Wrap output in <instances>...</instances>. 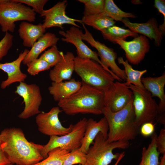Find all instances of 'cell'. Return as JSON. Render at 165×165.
<instances>
[{
    "mask_svg": "<svg viewBox=\"0 0 165 165\" xmlns=\"http://www.w3.org/2000/svg\"><path fill=\"white\" fill-rule=\"evenodd\" d=\"M140 127V132L144 137L151 136L154 132L155 125L152 122L146 123Z\"/></svg>",
    "mask_w": 165,
    "mask_h": 165,
    "instance_id": "8d00e7d4",
    "label": "cell"
},
{
    "mask_svg": "<svg viewBox=\"0 0 165 165\" xmlns=\"http://www.w3.org/2000/svg\"><path fill=\"white\" fill-rule=\"evenodd\" d=\"M46 29L42 24L35 25L25 21L19 25L18 32L23 41V44L26 47H31L33 44L45 33Z\"/></svg>",
    "mask_w": 165,
    "mask_h": 165,
    "instance_id": "7402d4cb",
    "label": "cell"
},
{
    "mask_svg": "<svg viewBox=\"0 0 165 165\" xmlns=\"http://www.w3.org/2000/svg\"><path fill=\"white\" fill-rule=\"evenodd\" d=\"M80 89L68 97L58 102V106L68 115L78 114H102L105 107L103 91L82 83Z\"/></svg>",
    "mask_w": 165,
    "mask_h": 165,
    "instance_id": "7a4b0ae2",
    "label": "cell"
},
{
    "mask_svg": "<svg viewBox=\"0 0 165 165\" xmlns=\"http://www.w3.org/2000/svg\"><path fill=\"white\" fill-rule=\"evenodd\" d=\"M84 5L83 16H90L99 14L104 10V0H78Z\"/></svg>",
    "mask_w": 165,
    "mask_h": 165,
    "instance_id": "f546056e",
    "label": "cell"
},
{
    "mask_svg": "<svg viewBox=\"0 0 165 165\" xmlns=\"http://www.w3.org/2000/svg\"><path fill=\"white\" fill-rule=\"evenodd\" d=\"M125 155V152H123L120 153L118 159L116 160L115 163L113 165H118L120 161L123 159Z\"/></svg>",
    "mask_w": 165,
    "mask_h": 165,
    "instance_id": "ab89813d",
    "label": "cell"
},
{
    "mask_svg": "<svg viewBox=\"0 0 165 165\" xmlns=\"http://www.w3.org/2000/svg\"><path fill=\"white\" fill-rule=\"evenodd\" d=\"M121 21L125 27L132 31L141 34L151 40H154L156 46L160 45L164 34L159 28L155 18H151L147 22L142 23H132L127 18L123 19Z\"/></svg>",
    "mask_w": 165,
    "mask_h": 165,
    "instance_id": "e0dca14e",
    "label": "cell"
},
{
    "mask_svg": "<svg viewBox=\"0 0 165 165\" xmlns=\"http://www.w3.org/2000/svg\"><path fill=\"white\" fill-rule=\"evenodd\" d=\"M101 32L105 39L115 43L118 40H125L127 37H131L134 38L138 36L137 33L130 29H124L114 25L102 30Z\"/></svg>",
    "mask_w": 165,
    "mask_h": 165,
    "instance_id": "484cf974",
    "label": "cell"
},
{
    "mask_svg": "<svg viewBox=\"0 0 165 165\" xmlns=\"http://www.w3.org/2000/svg\"><path fill=\"white\" fill-rule=\"evenodd\" d=\"M74 71L85 84L104 91L114 82V77L98 62L89 59H75Z\"/></svg>",
    "mask_w": 165,
    "mask_h": 165,
    "instance_id": "277c9868",
    "label": "cell"
},
{
    "mask_svg": "<svg viewBox=\"0 0 165 165\" xmlns=\"http://www.w3.org/2000/svg\"><path fill=\"white\" fill-rule=\"evenodd\" d=\"M75 57L71 52L64 54L61 60L50 70V80L53 82H59L71 79L74 71Z\"/></svg>",
    "mask_w": 165,
    "mask_h": 165,
    "instance_id": "ffe728a7",
    "label": "cell"
},
{
    "mask_svg": "<svg viewBox=\"0 0 165 165\" xmlns=\"http://www.w3.org/2000/svg\"><path fill=\"white\" fill-rule=\"evenodd\" d=\"M87 119L84 118L74 125L68 134L61 136H50L48 142L43 147L41 154L43 159L53 149L60 148L70 152L81 146L85 133Z\"/></svg>",
    "mask_w": 165,
    "mask_h": 165,
    "instance_id": "ba28073f",
    "label": "cell"
},
{
    "mask_svg": "<svg viewBox=\"0 0 165 165\" xmlns=\"http://www.w3.org/2000/svg\"><path fill=\"white\" fill-rule=\"evenodd\" d=\"M15 93L23 98L25 104L24 110L18 116L19 118L27 119L41 112L39 107L42 98L39 88L37 85L20 82Z\"/></svg>",
    "mask_w": 165,
    "mask_h": 165,
    "instance_id": "8fae6325",
    "label": "cell"
},
{
    "mask_svg": "<svg viewBox=\"0 0 165 165\" xmlns=\"http://www.w3.org/2000/svg\"><path fill=\"white\" fill-rule=\"evenodd\" d=\"M101 14L107 16L116 21H121L127 18H135L136 15L121 10L112 0H105L104 10Z\"/></svg>",
    "mask_w": 165,
    "mask_h": 165,
    "instance_id": "83f0119b",
    "label": "cell"
},
{
    "mask_svg": "<svg viewBox=\"0 0 165 165\" xmlns=\"http://www.w3.org/2000/svg\"><path fill=\"white\" fill-rule=\"evenodd\" d=\"M82 33V30L74 26L71 27L65 31L63 30L59 31V34L63 37L61 38L62 41L71 43L76 47L78 57L81 59L94 61L106 70L101 62L97 53L92 50L83 42L81 37Z\"/></svg>",
    "mask_w": 165,
    "mask_h": 165,
    "instance_id": "9a60e30c",
    "label": "cell"
},
{
    "mask_svg": "<svg viewBox=\"0 0 165 165\" xmlns=\"http://www.w3.org/2000/svg\"><path fill=\"white\" fill-rule=\"evenodd\" d=\"M133 99V98L125 107L116 112L112 111L108 107H104L102 114L108 125V142L129 141L134 139L138 134L139 128L135 123Z\"/></svg>",
    "mask_w": 165,
    "mask_h": 165,
    "instance_id": "3957f363",
    "label": "cell"
},
{
    "mask_svg": "<svg viewBox=\"0 0 165 165\" xmlns=\"http://www.w3.org/2000/svg\"><path fill=\"white\" fill-rule=\"evenodd\" d=\"M108 131V125L105 117L98 121L92 118L87 119L84 135L79 148L80 150L86 154L97 134L101 132L107 138Z\"/></svg>",
    "mask_w": 165,
    "mask_h": 165,
    "instance_id": "d6986e66",
    "label": "cell"
},
{
    "mask_svg": "<svg viewBox=\"0 0 165 165\" xmlns=\"http://www.w3.org/2000/svg\"><path fill=\"white\" fill-rule=\"evenodd\" d=\"M7 165H13L12 164V163H10V164H9Z\"/></svg>",
    "mask_w": 165,
    "mask_h": 165,
    "instance_id": "ee69618b",
    "label": "cell"
},
{
    "mask_svg": "<svg viewBox=\"0 0 165 165\" xmlns=\"http://www.w3.org/2000/svg\"><path fill=\"white\" fill-rule=\"evenodd\" d=\"M7 0H0V4L6 2Z\"/></svg>",
    "mask_w": 165,
    "mask_h": 165,
    "instance_id": "b9f144b4",
    "label": "cell"
},
{
    "mask_svg": "<svg viewBox=\"0 0 165 165\" xmlns=\"http://www.w3.org/2000/svg\"><path fill=\"white\" fill-rule=\"evenodd\" d=\"M94 141L86 153L85 165H109L113 160H116L120 155L119 153L114 154V149L127 148L130 145L128 141L109 142L101 132Z\"/></svg>",
    "mask_w": 165,
    "mask_h": 165,
    "instance_id": "5b68a950",
    "label": "cell"
},
{
    "mask_svg": "<svg viewBox=\"0 0 165 165\" xmlns=\"http://www.w3.org/2000/svg\"><path fill=\"white\" fill-rule=\"evenodd\" d=\"M160 160L159 165H165V154L160 157Z\"/></svg>",
    "mask_w": 165,
    "mask_h": 165,
    "instance_id": "60d3db41",
    "label": "cell"
},
{
    "mask_svg": "<svg viewBox=\"0 0 165 165\" xmlns=\"http://www.w3.org/2000/svg\"><path fill=\"white\" fill-rule=\"evenodd\" d=\"M103 92L105 107L113 112L122 109L133 98L132 91L125 82L118 81L114 82Z\"/></svg>",
    "mask_w": 165,
    "mask_h": 165,
    "instance_id": "7c38bea8",
    "label": "cell"
},
{
    "mask_svg": "<svg viewBox=\"0 0 165 165\" xmlns=\"http://www.w3.org/2000/svg\"><path fill=\"white\" fill-rule=\"evenodd\" d=\"M36 16V13L30 7L20 3L14 2L12 0H7L0 4L1 30L5 33L8 31L13 32L16 27L15 22L23 20L34 22Z\"/></svg>",
    "mask_w": 165,
    "mask_h": 165,
    "instance_id": "52a82bcc",
    "label": "cell"
},
{
    "mask_svg": "<svg viewBox=\"0 0 165 165\" xmlns=\"http://www.w3.org/2000/svg\"><path fill=\"white\" fill-rule=\"evenodd\" d=\"M67 5V1L63 0L57 2L50 8L43 10L40 15L45 18L42 25L45 29L57 27L63 29V25L64 24L80 28L76 23L82 24L81 20L70 17L66 15Z\"/></svg>",
    "mask_w": 165,
    "mask_h": 165,
    "instance_id": "4fadbf2b",
    "label": "cell"
},
{
    "mask_svg": "<svg viewBox=\"0 0 165 165\" xmlns=\"http://www.w3.org/2000/svg\"><path fill=\"white\" fill-rule=\"evenodd\" d=\"M64 53L58 50L56 45L44 51L39 58L46 61L51 67H54L61 60Z\"/></svg>",
    "mask_w": 165,
    "mask_h": 165,
    "instance_id": "4dcf8cb0",
    "label": "cell"
},
{
    "mask_svg": "<svg viewBox=\"0 0 165 165\" xmlns=\"http://www.w3.org/2000/svg\"><path fill=\"white\" fill-rule=\"evenodd\" d=\"M13 36L9 32L5 33L0 41V61L6 56L13 44Z\"/></svg>",
    "mask_w": 165,
    "mask_h": 165,
    "instance_id": "836d02e7",
    "label": "cell"
},
{
    "mask_svg": "<svg viewBox=\"0 0 165 165\" xmlns=\"http://www.w3.org/2000/svg\"><path fill=\"white\" fill-rule=\"evenodd\" d=\"M2 140H1V135H0V145H1V144L2 143Z\"/></svg>",
    "mask_w": 165,
    "mask_h": 165,
    "instance_id": "7bdbcfd3",
    "label": "cell"
},
{
    "mask_svg": "<svg viewBox=\"0 0 165 165\" xmlns=\"http://www.w3.org/2000/svg\"><path fill=\"white\" fill-rule=\"evenodd\" d=\"M81 20L82 24L90 26L101 31L105 28L114 25L116 23L112 19L101 14L90 16H83Z\"/></svg>",
    "mask_w": 165,
    "mask_h": 165,
    "instance_id": "4316f807",
    "label": "cell"
},
{
    "mask_svg": "<svg viewBox=\"0 0 165 165\" xmlns=\"http://www.w3.org/2000/svg\"><path fill=\"white\" fill-rule=\"evenodd\" d=\"M29 51L28 49H25L19 54L17 58L12 62L0 63V69L6 72L8 75L7 79L2 81L1 84L2 89H5L13 83L24 82L27 75L21 71L20 66Z\"/></svg>",
    "mask_w": 165,
    "mask_h": 165,
    "instance_id": "ac0fdd59",
    "label": "cell"
},
{
    "mask_svg": "<svg viewBox=\"0 0 165 165\" xmlns=\"http://www.w3.org/2000/svg\"><path fill=\"white\" fill-rule=\"evenodd\" d=\"M156 148L160 154H165V129H161L156 140Z\"/></svg>",
    "mask_w": 165,
    "mask_h": 165,
    "instance_id": "d590c367",
    "label": "cell"
},
{
    "mask_svg": "<svg viewBox=\"0 0 165 165\" xmlns=\"http://www.w3.org/2000/svg\"><path fill=\"white\" fill-rule=\"evenodd\" d=\"M154 6L157 9L159 12L163 16V23L165 24V1L164 0H155Z\"/></svg>",
    "mask_w": 165,
    "mask_h": 165,
    "instance_id": "74e56055",
    "label": "cell"
},
{
    "mask_svg": "<svg viewBox=\"0 0 165 165\" xmlns=\"http://www.w3.org/2000/svg\"><path fill=\"white\" fill-rule=\"evenodd\" d=\"M82 84L81 82L72 78L68 81L52 82L48 90L54 101L58 102L74 94L80 89Z\"/></svg>",
    "mask_w": 165,
    "mask_h": 165,
    "instance_id": "44dd1931",
    "label": "cell"
},
{
    "mask_svg": "<svg viewBox=\"0 0 165 165\" xmlns=\"http://www.w3.org/2000/svg\"><path fill=\"white\" fill-rule=\"evenodd\" d=\"M59 39L54 33L50 32L45 33L33 44L22 62L27 65L38 58L39 55L46 49L56 45Z\"/></svg>",
    "mask_w": 165,
    "mask_h": 165,
    "instance_id": "603a6c76",
    "label": "cell"
},
{
    "mask_svg": "<svg viewBox=\"0 0 165 165\" xmlns=\"http://www.w3.org/2000/svg\"><path fill=\"white\" fill-rule=\"evenodd\" d=\"M141 82L145 90L148 91L152 97H158L160 103L156 120L157 122L165 124V73L157 77L150 76L141 78Z\"/></svg>",
    "mask_w": 165,
    "mask_h": 165,
    "instance_id": "2e32d148",
    "label": "cell"
},
{
    "mask_svg": "<svg viewBox=\"0 0 165 165\" xmlns=\"http://www.w3.org/2000/svg\"><path fill=\"white\" fill-rule=\"evenodd\" d=\"M86 161V154L81 151L79 148L70 152L62 165H73L77 164L85 165Z\"/></svg>",
    "mask_w": 165,
    "mask_h": 165,
    "instance_id": "1f68e13d",
    "label": "cell"
},
{
    "mask_svg": "<svg viewBox=\"0 0 165 165\" xmlns=\"http://www.w3.org/2000/svg\"><path fill=\"white\" fill-rule=\"evenodd\" d=\"M0 134L1 147L11 163L32 165L43 160L41 154L43 145L28 141L21 129L6 128Z\"/></svg>",
    "mask_w": 165,
    "mask_h": 165,
    "instance_id": "6da1fadb",
    "label": "cell"
},
{
    "mask_svg": "<svg viewBox=\"0 0 165 165\" xmlns=\"http://www.w3.org/2000/svg\"><path fill=\"white\" fill-rule=\"evenodd\" d=\"M11 163L0 145V165H7Z\"/></svg>",
    "mask_w": 165,
    "mask_h": 165,
    "instance_id": "f35d334b",
    "label": "cell"
},
{
    "mask_svg": "<svg viewBox=\"0 0 165 165\" xmlns=\"http://www.w3.org/2000/svg\"><path fill=\"white\" fill-rule=\"evenodd\" d=\"M155 132L151 135V141L147 148L144 146L141 153V160L138 165H159L160 153L157 150Z\"/></svg>",
    "mask_w": 165,
    "mask_h": 165,
    "instance_id": "cb8c5ba5",
    "label": "cell"
},
{
    "mask_svg": "<svg viewBox=\"0 0 165 165\" xmlns=\"http://www.w3.org/2000/svg\"><path fill=\"white\" fill-rule=\"evenodd\" d=\"M78 165H81V164H79Z\"/></svg>",
    "mask_w": 165,
    "mask_h": 165,
    "instance_id": "f6af8a7d",
    "label": "cell"
},
{
    "mask_svg": "<svg viewBox=\"0 0 165 165\" xmlns=\"http://www.w3.org/2000/svg\"><path fill=\"white\" fill-rule=\"evenodd\" d=\"M115 43L119 45L124 51L128 62L134 65L139 64L150 50L149 41L142 35H138L129 41L118 40Z\"/></svg>",
    "mask_w": 165,
    "mask_h": 165,
    "instance_id": "5bb4252c",
    "label": "cell"
},
{
    "mask_svg": "<svg viewBox=\"0 0 165 165\" xmlns=\"http://www.w3.org/2000/svg\"><path fill=\"white\" fill-rule=\"evenodd\" d=\"M82 25L85 31L84 33L81 35L82 40L87 42L97 50L101 62L106 70L112 75L115 79L119 82L126 81L127 77L125 71L117 64L116 60L117 54L114 50L95 40L85 25L83 24Z\"/></svg>",
    "mask_w": 165,
    "mask_h": 165,
    "instance_id": "9c48e42d",
    "label": "cell"
},
{
    "mask_svg": "<svg viewBox=\"0 0 165 165\" xmlns=\"http://www.w3.org/2000/svg\"><path fill=\"white\" fill-rule=\"evenodd\" d=\"M27 65L28 73L33 76L38 74L40 72L48 70L51 68L46 61L40 58L32 61Z\"/></svg>",
    "mask_w": 165,
    "mask_h": 165,
    "instance_id": "d6a6232c",
    "label": "cell"
},
{
    "mask_svg": "<svg viewBox=\"0 0 165 165\" xmlns=\"http://www.w3.org/2000/svg\"><path fill=\"white\" fill-rule=\"evenodd\" d=\"M62 111L58 106L52 108L47 112H41L35 118L38 130L42 133L50 136H61L69 133L73 125L68 127L63 126L60 122L58 115Z\"/></svg>",
    "mask_w": 165,
    "mask_h": 165,
    "instance_id": "30bf717a",
    "label": "cell"
},
{
    "mask_svg": "<svg viewBox=\"0 0 165 165\" xmlns=\"http://www.w3.org/2000/svg\"><path fill=\"white\" fill-rule=\"evenodd\" d=\"M14 2L24 4L32 8L35 13L40 14L43 11L45 5L48 1V0H12Z\"/></svg>",
    "mask_w": 165,
    "mask_h": 165,
    "instance_id": "e575fe53",
    "label": "cell"
},
{
    "mask_svg": "<svg viewBox=\"0 0 165 165\" xmlns=\"http://www.w3.org/2000/svg\"><path fill=\"white\" fill-rule=\"evenodd\" d=\"M70 152L60 148H55L48 152L47 157L32 165H62Z\"/></svg>",
    "mask_w": 165,
    "mask_h": 165,
    "instance_id": "f1b7e54d",
    "label": "cell"
},
{
    "mask_svg": "<svg viewBox=\"0 0 165 165\" xmlns=\"http://www.w3.org/2000/svg\"><path fill=\"white\" fill-rule=\"evenodd\" d=\"M129 88L133 94V104L135 123L140 127L147 122H153L156 118L158 105L151 94L145 89L130 84Z\"/></svg>",
    "mask_w": 165,
    "mask_h": 165,
    "instance_id": "8992f818",
    "label": "cell"
},
{
    "mask_svg": "<svg viewBox=\"0 0 165 165\" xmlns=\"http://www.w3.org/2000/svg\"><path fill=\"white\" fill-rule=\"evenodd\" d=\"M119 64H122L125 68L124 71L126 75V84L128 86L131 84L136 86L145 89L141 82L142 76L147 72L146 69L139 71L134 69L130 64L127 60L124 61L122 57H119L118 59Z\"/></svg>",
    "mask_w": 165,
    "mask_h": 165,
    "instance_id": "d4e9b609",
    "label": "cell"
}]
</instances>
